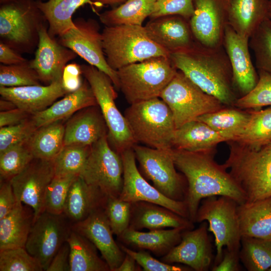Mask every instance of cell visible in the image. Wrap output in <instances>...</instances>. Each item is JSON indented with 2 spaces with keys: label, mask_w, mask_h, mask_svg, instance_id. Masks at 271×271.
<instances>
[{
  "label": "cell",
  "mask_w": 271,
  "mask_h": 271,
  "mask_svg": "<svg viewBox=\"0 0 271 271\" xmlns=\"http://www.w3.org/2000/svg\"><path fill=\"white\" fill-rule=\"evenodd\" d=\"M132 149L143 172L153 186L170 199L184 201L187 182L176 171L171 149L163 150L135 144Z\"/></svg>",
  "instance_id": "12"
},
{
  "label": "cell",
  "mask_w": 271,
  "mask_h": 271,
  "mask_svg": "<svg viewBox=\"0 0 271 271\" xmlns=\"http://www.w3.org/2000/svg\"><path fill=\"white\" fill-rule=\"evenodd\" d=\"M206 221L198 228L183 231L180 242L161 260L180 263L196 271H206L212 263V250Z\"/></svg>",
  "instance_id": "18"
},
{
  "label": "cell",
  "mask_w": 271,
  "mask_h": 271,
  "mask_svg": "<svg viewBox=\"0 0 271 271\" xmlns=\"http://www.w3.org/2000/svg\"><path fill=\"white\" fill-rule=\"evenodd\" d=\"M1 111H6L17 107L11 101L2 98L0 100Z\"/></svg>",
  "instance_id": "59"
},
{
  "label": "cell",
  "mask_w": 271,
  "mask_h": 271,
  "mask_svg": "<svg viewBox=\"0 0 271 271\" xmlns=\"http://www.w3.org/2000/svg\"><path fill=\"white\" fill-rule=\"evenodd\" d=\"M225 139L207 124L198 120L176 128L172 139L173 148L190 152L214 149Z\"/></svg>",
  "instance_id": "32"
},
{
  "label": "cell",
  "mask_w": 271,
  "mask_h": 271,
  "mask_svg": "<svg viewBox=\"0 0 271 271\" xmlns=\"http://www.w3.org/2000/svg\"><path fill=\"white\" fill-rule=\"evenodd\" d=\"M185 230L183 228H172L142 232L128 228L117 237L119 243L163 256L179 243Z\"/></svg>",
  "instance_id": "28"
},
{
  "label": "cell",
  "mask_w": 271,
  "mask_h": 271,
  "mask_svg": "<svg viewBox=\"0 0 271 271\" xmlns=\"http://www.w3.org/2000/svg\"><path fill=\"white\" fill-rule=\"evenodd\" d=\"M17 203L11 180L1 179L0 219L10 213Z\"/></svg>",
  "instance_id": "51"
},
{
  "label": "cell",
  "mask_w": 271,
  "mask_h": 271,
  "mask_svg": "<svg viewBox=\"0 0 271 271\" xmlns=\"http://www.w3.org/2000/svg\"><path fill=\"white\" fill-rule=\"evenodd\" d=\"M119 245L122 250L133 257L145 271H185L191 269L189 267L171 265L158 260L145 250L137 251L122 244L119 243Z\"/></svg>",
  "instance_id": "50"
},
{
  "label": "cell",
  "mask_w": 271,
  "mask_h": 271,
  "mask_svg": "<svg viewBox=\"0 0 271 271\" xmlns=\"http://www.w3.org/2000/svg\"><path fill=\"white\" fill-rule=\"evenodd\" d=\"M54 176L53 160L34 158L11 179L17 201L33 209L34 222L45 211L46 190Z\"/></svg>",
  "instance_id": "16"
},
{
  "label": "cell",
  "mask_w": 271,
  "mask_h": 271,
  "mask_svg": "<svg viewBox=\"0 0 271 271\" xmlns=\"http://www.w3.org/2000/svg\"><path fill=\"white\" fill-rule=\"evenodd\" d=\"M155 0H127L120 6L106 11L99 15L106 26L128 25L142 26L149 17Z\"/></svg>",
  "instance_id": "37"
},
{
  "label": "cell",
  "mask_w": 271,
  "mask_h": 271,
  "mask_svg": "<svg viewBox=\"0 0 271 271\" xmlns=\"http://www.w3.org/2000/svg\"><path fill=\"white\" fill-rule=\"evenodd\" d=\"M79 176L108 197L119 196L123 186L122 161L120 155L110 147L108 134L91 146Z\"/></svg>",
  "instance_id": "11"
},
{
  "label": "cell",
  "mask_w": 271,
  "mask_h": 271,
  "mask_svg": "<svg viewBox=\"0 0 271 271\" xmlns=\"http://www.w3.org/2000/svg\"><path fill=\"white\" fill-rule=\"evenodd\" d=\"M131 205L119 197H107L104 210L112 231L117 236L129 227Z\"/></svg>",
  "instance_id": "47"
},
{
  "label": "cell",
  "mask_w": 271,
  "mask_h": 271,
  "mask_svg": "<svg viewBox=\"0 0 271 271\" xmlns=\"http://www.w3.org/2000/svg\"><path fill=\"white\" fill-rule=\"evenodd\" d=\"M239 253L231 252L226 248L221 261L212 267L213 271H238L240 270L239 263Z\"/></svg>",
  "instance_id": "55"
},
{
  "label": "cell",
  "mask_w": 271,
  "mask_h": 271,
  "mask_svg": "<svg viewBox=\"0 0 271 271\" xmlns=\"http://www.w3.org/2000/svg\"><path fill=\"white\" fill-rule=\"evenodd\" d=\"M249 40L226 26L223 46L230 61L234 88L241 96L249 92L258 80L250 55Z\"/></svg>",
  "instance_id": "21"
},
{
  "label": "cell",
  "mask_w": 271,
  "mask_h": 271,
  "mask_svg": "<svg viewBox=\"0 0 271 271\" xmlns=\"http://www.w3.org/2000/svg\"><path fill=\"white\" fill-rule=\"evenodd\" d=\"M40 262L25 247L0 250V271H43Z\"/></svg>",
  "instance_id": "44"
},
{
  "label": "cell",
  "mask_w": 271,
  "mask_h": 271,
  "mask_svg": "<svg viewBox=\"0 0 271 271\" xmlns=\"http://www.w3.org/2000/svg\"><path fill=\"white\" fill-rule=\"evenodd\" d=\"M77 56L74 51L52 37L48 33V26L45 24L39 32V41L35 57L29 63L37 73L41 82L49 85L54 81L62 80L67 63Z\"/></svg>",
  "instance_id": "19"
},
{
  "label": "cell",
  "mask_w": 271,
  "mask_h": 271,
  "mask_svg": "<svg viewBox=\"0 0 271 271\" xmlns=\"http://www.w3.org/2000/svg\"><path fill=\"white\" fill-rule=\"evenodd\" d=\"M156 1H157V0H155Z\"/></svg>",
  "instance_id": "63"
},
{
  "label": "cell",
  "mask_w": 271,
  "mask_h": 271,
  "mask_svg": "<svg viewBox=\"0 0 271 271\" xmlns=\"http://www.w3.org/2000/svg\"><path fill=\"white\" fill-rule=\"evenodd\" d=\"M215 149L190 152L172 148L176 167L184 175L187 191L184 200L189 219L195 222L202 200L211 196H226L238 204L245 202V195L227 169L214 160Z\"/></svg>",
  "instance_id": "1"
},
{
  "label": "cell",
  "mask_w": 271,
  "mask_h": 271,
  "mask_svg": "<svg viewBox=\"0 0 271 271\" xmlns=\"http://www.w3.org/2000/svg\"><path fill=\"white\" fill-rule=\"evenodd\" d=\"M177 69L205 92L223 105H234L236 99L229 58L223 47L210 48L197 43L170 54Z\"/></svg>",
  "instance_id": "2"
},
{
  "label": "cell",
  "mask_w": 271,
  "mask_h": 271,
  "mask_svg": "<svg viewBox=\"0 0 271 271\" xmlns=\"http://www.w3.org/2000/svg\"><path fill=\"white\" fill-rule=\"evenodd\" d=\"M160 98L171 109L176 128L202 115L223 108L224 105L203 91L180 71H177Z\"/></svg>",
  "instance_id": "10"
},
{
  "label": "cell",
  "mask_w": 271,
  "mask_h": 271,
  "mask_svg": "<svg viewBox=\"0 0 271 271\" xmlns=\"http://www.w3.org/2000/svg\"><path fill=\"white\" fill-rule=\"evenodd\" d=\"M47 22L37 0H9L1 4V41L18 52L32 53L39 32Z\"/></svg>",
  "instance_id": "6"
},
{
  "label": "cell",
  "mask_w": 271,
  "mask_h": 271,
  "mask_svg": "<svg viewBox=\"0 0 271 271\" xmlns=\"http://www.w3.org/2000/svg\"><path fill=\"white\" fill-rule=\"evenodd\" d=\"M65 125L61 120L38 127L27 144L34 158L53 160L64 146Z\"/></svg>",
  "instance_id": "36"
},
{
  "label": "cell",
  "mask_w": 271,
  "mask_h": 271,
  "mask_svg": "<svg viewBox=\"0 0 271 271\" xmlns=\"http://www.w3.org/2000/svg\"><path fill=\"white\" fill-rule=\"evenodd\" d=\"M194 12L193 0H157L153 6L150 17L157 19L178 15L190 19Z\"/></svg>",
  "instance_id": "49"
},
{
  "label": "cell",
  "mask_w": 271,
  "mask_h": 271,
  "mask_svg": "<svg viewBox=\"0 0 271 271\" xmlns=\"http://www.w3.org/2000/svg\"><path fill=\"white\" fill-rule=\"evenodd\" d=\"M251 116V112L235 108H221L202 115L196 120L203 122L226 142L235 141L243 133Z\"/></svg>",
  "instance_id": "34"
},
{
  "label": "cell",
  "mask_w": 271,
  "mask_h": 271,
  "mask_svg": "<svg viewBox=\"0 0 271 271\" xmlns=\"http://www.w3.org/2000/svg\"><path fill=\"white\" fill-rule=\"evenodd\" d=\"M229 0H193L190 28L197 43L210 48L223 47L228 24Z\"/></svg>",
  "instance_id": "17"
},
{
  "label": "cell",
  "mask_w": 271,
  "mask_h": 271,
  "mask_svg": "<svg viewBox=\"0 0 271 271\" xmlns=\"http://www.w3.org/2000/svg\"><path fill=\"white\" fill-rule=\"evenodd\" d=\"M81 66L76 63L67 64L63 73L62 82L63 87L69 93L77 90L82 85Z\"/></svg>",
  "instance_id": "52"
},
{
  "label": "cell",
  "mask_w": 271,
  "mask_h": 271,
  "mask_svg": "<svg viewBox=\"0 0 271 271\" xmlns=\"http://www.w3.org/2000/svg\"><path fill=\"white\" fill-rule=\"evenodd\" d=\"M250 148L258 149L271 142V108L251 112L244 130L233 141Z\"/></svg>",
  "instance_id": "39"
},
{
  "label": "cell",
  "mask_w": 271,
  "mask_h": 271,
  "mask_svg": "<svg viewBox=\"0 0 271 271\" xmlns=\"http://www.w3.org/2000/svg\"><path fill=\"white\" fill-rule=\"evenodd\" d=\"M269 0H229L228 25L239 35L250 38L268 18Z\"/></svg>",
  "instance_id": "29"
},
{
  "label": "cell",
  "mask_w": 271,
  "mask_h": 271,
  "mask_svg": "<svg viewBox=\"0 0 271 271\" xmlns=\"http://www.w3.org/2000/svg\"><path fill=\"white\" fill-rule=\"evenodd\" d=\"M238 204L226 196H211L203 199L198 209L195 222L207 221L208 230L214 236L216 255L214 265L221 260L223 247L239 252L241 235L237 206Z\"/></svg>",
  "instance_id": "8"
},
{
  "label": "cell",
  "mask_w": 271,
  "mask_h": 271,
  "mask_svg": "<svg viewBox=\"0 0 271 271\" xmlns=\"http://www.w3.org/2000/svg\"><path fill=\"white\" fill-rule=\"evenodd\" d=\"M239 256L247 270H268L271 266V239L241 237Z\"/></svg>",
  "instance_id": "38"
},
{
  "label": "cell",
  "mask_w": 271,
  "mask_h": 271,
  "mask_svg": "<svg viewBox=\"0 0 271 271\" xmlns=\"http://www.w3.org/2000/svg\"><path fill=\"white\" fill-rule=\"evenodd\" d=\"M268 271H271V266H270V267L269 268V269L268 270Z\"/></svg>",
  "instance_id": "62"
},
{
  "label": "cell",
  "mask_w": 271,
  "mask_h": 271,
  "mask_svg": "<svg viewBox=\"0 0 271 271\" xmlns=\"http://www.w3.org/2000/svg\"><path fill=\"white\" fill-rule=\"evenodd\" d=\"M68 93L62 80L45 85L0 86L2 98L11 101L17 107L31 114L47 108L57 99Z\"/></svg>",
  "instance_id": "22"
},
{
  "label": "cell",
  "mask_w": 271,
  "mask_h": 271,
  "mask_svg": "<svg viewBox=\"0 0 271 271\" xmlns=\"http://www.w3.org/2000/svg\"><path fill=\"white\" fill-rule=\"evenodd\" d=\"M131 255L125 253V256L121 264L115 271H136L141 270V266Z\"/></svg>",
  "instance_id": "57"
},
{
  "label": "cell",
  "mask_w": 271,
  "mask_h": 271,
  "mask_svg": "<svg viewBox=\"0 0 271 271\" xmlns=\"http://www.w3.org/2000/svg\"><path fill=\"white\" fill-rule=\"evenodd\" d=\"M120 155L123 164V186L118 197L120 199L130 203L145 201L157 204L189 219L184 201L168 198L144 178L137 167L132 148L124 151Z\"/></svg>",
  "instance_id": "15"
},
{
  "label": "cell",
  "mask_w": 271,
  "mask_h": 271,
  "mask_svg": "<svg viewBox=\"0 0 271 271\" xmlns=\"http://www.w3.org/2000/svg\"><path fill=\"white\" fill-rule=\"evenodd\" d=\"M107 197L99 188L88 184L79 176L70 188L64 213L72 224L81 221L94 211L104 208Z\"/></svg>",
  "instance_id": "26"
},
{
  "label": "cell",
  "mask_w": 271,
  "mask_h": 271,
  "mask_svg": "<svg viewBox=\"0 0 271 271\" xmlns=\"http://www.w3.org/2000/svg\"><path fill=\"white\" fill-rule=\"evenodd\" d=\"M31 115L30 113L19 107L1 111L0 127L20 123Z\"/></svg>",
  "instance_id": "54"
},
{
  "label": "cell",
  "mask_w": 271,
  "mask_h": 271,
  "mask_svg": "<svg viewBox=\"0 0 271 271\" xmlns=\"http://www.w3.org/2000/svg\"><path fill=\"white\" fill-rule=\"evenodd\" d=\"M96 106L79 110L65 125L64 146L72 144L91 146L104 136L108 128L100 109Z\"/></svg>",
  "instance_id": "25"
},
{
  "label": "cell",
  "mask_w": 271,
  "mask_h": 271,
  "mask_svg": "<svg viewBox=\"0 0 271 271\" xmlns=\"http://www.w3.org/2000/svg\"><path fill=\"white\" fill-rule=\"evenodd\" d=\"M72 230L87 238L97 248L110 271L121 264L125 253L113 237V232L104 208L98 209L84 220L73 223Z\"/></svg>",
  "instance_id": "20"
},
{
  "label": "cell",
  "mask_w": 271,
  "mask_h": 271,
  "mask_svg": "<svg viewBox=\"0 0 271 271\" xmlns=\"http://www.w3.org/2000/svg\"><path fill=\"white\" fill-rule=\"evenodd\" d=\"M101 34L107 62L114 70L153 57H170V53L151 40L143 26H105Z\"/></svg>",
  "instance_id": "4"
},
{
  "label": "cell",
  "mask_w": 271,
  "mask_h": 271,
  "mask_svg": "<svg viewBox=\"0 0 271 271\" xmlns=\"http://www.w3.org/2000/svg\"><path fill=\"white\" fill-rule=\"evenodd\" d=\"M268 18L271 20V0L268 1Z\"/></svg>",
  "instance_id": "60"
},
{
  "label": "cell",
  "mask_w": 271,
  "mask_h": 271,
  "mask_svg": "<svg viewBox=\"0 0 271 271\" xmlns=\"http://www.w3.org/2000/svg\"><path fill=\"white\" fill-rule=\"evenodd\" d=\"M241 237L271 239V197L238 204Z\"/></svg>",
  "instance_id": "31"
},
{
  "label": "cell",
  "mask_w": 271,
  "mask_h": 271,
  "mask_svg": "<svg viewBox=\"0 0 271 271\" xmlns=\"http://www.w3.org/2000/svg\"><path fill=\"white\" fill-rule=\"evenodd\" d=\"M79 176H55L48 185L45 197V211L55 214L64 213L70 188Z\"/></svg>",
  "instance_id": "43"
},
{
  "label": "cell",
  "mask_w": 271,
  "mask_h": 271,
  "mask_svg": "<svg viewBox=\"0 0 271 271\" xmlns=\"http://www.w3.org/2000/svg\"><path fill=\"white\" fill-rule=\"evenodd\" d=\"M95 3L97 7H100L105 5H114L125 2L127 0H91Z\"/></svg>",
  "instance_id": "58"
},
{
  "label": "cell",
  "mask_w": 271,
  "mask_h": 271,
  "mask_svg": "<svg viewBox=\"0 0 271 271\" xmlns=\"http://www.w3.org/2000/svg\"><path fill=\"white\" fill-rule=\"evenodd\" d=\"M70 246L65 242L54 255L46 271H69Z\"/></svg>",
  "instance_id": "53"
},
{
  "label": "cell",
  "mask_w": 271,
  "mask_h": 271,
  "mask_svg": "<svg viewBox=\"0 0 271 271\" xmlns=\"http://www.w3.org/2000/svg\"><path fill=\"white\" fill-rule=\"evenodd\" d=\"M177 70L168 57L131 64L117 70L119 88L130 104L160 97Z\"/></svg>",
  "instance_id": "7"
},
{
  "label": "cell",
  "mask_w": 271,
  "mask_h": 271,
  "mask_svg": "<svg viewBox=\"0 0 271 271\" xmlns=\"http://www.w3.org/2000/svg\"><path fill=\"white\" fill-rule=\"evenodd\" d=\"M124 116L137 143L163 150L173 148L176 127L171 109L161 98L131 104Z\"/></svg>",
  "instance_id": "5"
},
{
  "label": "cell",
  "mask_w": 271,
  "mask_h": 271,
  "mask_svg": "<svg viewBox=\"0 0 271 271\" xmlns=\"http://www.w3.org/2000/svg\"><path fill=\"white\" fill-rule=\"evenodd\" d=\"M48 25V33L53 38L75 27L72 16L80 7L88 4L96 12V4L91 0H37Z\"/></svg>",
  "instance_id": "33"
},
{
  "label": "cell",
  "mask_w": 271,
  "mask_h": 271,
  "mask_svg": "<svg viewBox=\"0 0 271 271\" xmlns=\"http://www.w3.org/2000/svg\"><path fill=\"white\" fill-rule=\"evenodd\" d=\"M91 146L64 145L53 160L55 176H79L90 152Z\"/></svg>",
  "instance_id": "40"
},
{
  "label": "cell",
  "mask_w": 271,
  "mask_h": 271,
  "mask_svg": "<svg viewBox=\"0 0 271 271\" xmlns=\"http://www.w3.org/2000/svg\"><path fill=\"white\" fill-rule=\"evenodd\" d=\"M37 128L31 116L20 123L0 127V152L27 142Z\"/></svg>",
  "instance_id": "48"
},
{
  "label": "cell",
  "mask_w": 271,
  "mask_h": 271,
  "mask_svg": "<svg viewBox=\"0 0 271 271\" xmlns=\"http://www.w3.org/2000/svg\"><path fill=\"white\" fill-rule=\"evenodd\" d=\"M39 76L29 61L21 64L0 65V86L19 87L41 85Z\"/></svg>",
  "instance_id": "45"
},
{
  "label": "cell",
  "mask_w": 271,
  "mask_h": 271,
  "mask_svg": "<svg viewBox=\"0 0 271 271\" xmlns=\"http://www.w3.org/2000/svg\"><path fill=\"white\" fill-rule=\"evenodd\" d=\"M131 214L128 228L141 230L163 229L167 227L194 228L189 219L176 213L161 205L145 201L131 203Z\"/></svg>",
  "instance_id": "23"
},
{
  "label": "cell",
  "mask_w": 271,
  "mask_h": 271,
  "mask_svg": "<svg viewBox=\"0 0 271 271\" xmlns=\"http://www.w3.org/2000/svg\"><path fill=\"white\" fill-rule=\"evenodd\" d=\"M33 159L27 142L12 146L0 152L1 179L11 180Z\"/></svg>",
  "instance_id": "41"
},
{
  "label": "cell",
  "mask_w": 271,
  "mask_h": 271,
  "mask_svg": "<svg viewBox=\"0 0 271 271\" xmlns=\"http://www.w3.org/2000/svg\"><path fill=\"white\" fill-rule=\"evenodd\" d=\"M258 70L271 73V20L265 19L249 40Z\"/></svg>",
  "instance_id": "42"
},
{
  "label": "cell",
  "mask_w": 271,
  "mask_h": 271,
  "mask_svg": "<svg viewBox=\"0 0 271 271\" xmlns=\"http://www.w3.org/2000/svg\"><path fill=\"white\" fill-rule=\"evenodd\" d=\"M258 80L247 94L238 98L234 105L240 108H258L271 105V73L258 70Z\"/></svg>",
  "instance_id": "46"
},
{
  "label": "cell",
  "mask_w": 271,
  "mask_h": 271,
  "mask_svg": "<svg viewBox=\"0 0 271 271\" xmlns=\"http://www.w3.org/2000/svg\"><path fill=\"white\" fill-rule=\"evenodd\" d=\"M97 104L88 82L84 80L77 90L66 94L47 108L32 114L31 117L38 128L65 119L82 109Z\"/></svg>",
  "instance_id": "27"
},
{
  "label": "cell",
  "mask_w": 271,
  "mask_h": 271,
  "mask_svg": "<svg viewBox=\"0 0 271 271\" xmlns=\"http://www.w3.org/2000/svg\"><path fill=\"white\" fill-rule=\"evenodd\" d=\"M27 60L8 45L0 41V62L6 65L23 63Z\"/></svg>",
  "instance_id": "56"
},
{
  "label": "cell",
  "mask_w": 271,
  "mask_h": 271,
  "mask_svg": "<svg viewBox=\"0 0 271 271\" xmlns=\"http://www.w3.org/2000/svg\"><path fill=\"white\" fill-rule=\"evenodd\" d=\"M180 16H166L145 27L150 38L170 53L190 47L194 43L190 28Z\"/></svg>",
  "instance_id": "24"
},
{
  "label": "cell",
  "mask_w": 271,
  "mask_h": 271,
  "mask_svg": "<svg viewBox=\"0 0 271 271\" xmlns=\"http://www.w3.org/2000/svg\"><path fill=\"white\" fill-rule=\"evenodd\" d=\"M72 224L64 213L55 214L46 211L34 222L25 248L40 262L44 270L67 241L72 230Z\"/></svg>",
  "instance_id": "13"
},
{
  "label": "cell",
  "mask_w": 271,
  "mask_h": 271,
  "mask_svg": "<svg viewBox=\"0 0 271 271\" xmlns=\"http://www.w3.org/2000/svg\"><path fill=\"white\" fill-rule=\"evenodd\" d=\"M9 1V0H0V3H1V4H2V3H5V2H7V1Z\"/></svg>",
  "instance_id": "61"
},
{
  "label": "cell",
  "mask_w": 271,
  "mask_h": 271,
  "mask_svg": "<svg viewBox=\"0 0 271 271\" xmlns=\"http://www.w3.org/2000/svg\"><path fill=\"white\" fill-rule=\"evenodd\" d=\"M17 201L14 209L0 219V250L25 247L34 223V211L29 206Z\"/></svg>",
  "instance_id": "30"
},
{
  "label": "cell",
  "mask_w": 271,
  "mask_h": 271,
  "mask_svg": "<svg viewBox=\"0 0 271 271\" xmlns=\"http://www.w3.org/2000/svg\"><path fill=\"white\" fill-rule=\"evenodd\" d=\"M82 73L88 82L108 128V138L114 150L120 154L137 144L124 115L115 102L117 93L110 78L91 65L81 66Z\"/></svg>",
  "instance_id": "9"
},
{
  "label": "cell",
  "mask_w": 271,
  "mask_h": 271,
  "mask_svg": "<svg viewBox=\"0 0 271 271\" xmlns=\"http://www.w3.org/2000/svg\"><path fill=\"white\" fill-rule=\"evenodd\" d=\"M223 164L243 191L245 202L271 197V142L255 149L235 142Z\"/></svg>",
  "instance_id": "3"
},
{
  "label": "cell",
  "mask_w": 271,
  "mask_h": 271,
  "mask_svg": "<svg viewBox=\"0 0 271 271\" xmlns=\"http://www.w3.org/2000/svg\"><path fill=\"white\" fill-rule=\"evenodd\" d=\"M67 241L70 246L69 271H110L87 238L72 230Z\"/></svg>",
  "instance_id": "35"
},
{
  "label": "cell",
  "mask_w": 271,
  "mask_h": 271,
  "mask_svg": "<svg viewBox=\"0 0 271 271\" xmlns=\"http://www.w3.org/2000/svg\"><path fill=\"white\" fill-rule=\"evenodd\" d=\"M75 27L59 36L58 42L74 51L77 55L106 74L114 86L119 88L117 71L108 64L104 53L102 34L94 20L78 18L73 20Z\"/></svg>",
  "instance_id": "14"
}]
</instances>
